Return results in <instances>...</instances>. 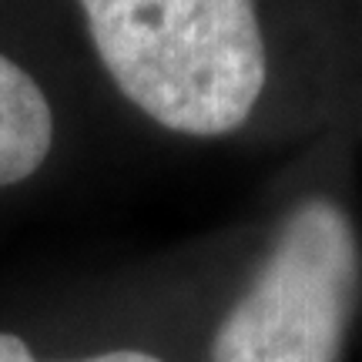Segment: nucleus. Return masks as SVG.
<instances>
[{
    "instance_id": "nucleus-1",
    "label": "nucleus",
    "mask_w": 362,
    "mask_h": 362,
    "mask_svg": "<svg viewBox=\"0 0 362 362\" xmlns=\"http://www.w3.org/2000/svg\"><path fill=\"white\" fill-rule=\"evenodd\" d=\"M121 94L178 134L242 128L265 88L255 0H81Z\"/></svg>"
},
{
    "instance_id": "nucleus-2",
    "label": "nucleus",
    "mask_w": 362,
    "mask_h": 362,
    "mask_svg": "<svg viewBox=\"0 0 362 362\" xmlns=\"http://www.w3.org/2000/svg\"><path fill=\"white\" fill-rule=\"evenodd\" d=\"M359 298V242L346 211L309 198L211 339V362H342Z\"/></svg>"
},
{
    "instance_id": "nucleus-3",
    "label": "nucleus",
    "mask_w": 362,
    "mask_h": 362,
    "mask_svg": "<svg viewBox=\"0 0 362 362\" xmlns=\"http://www.w3.org/2000/svg\"><path fill=\"white\" fill-rule=\"evenodd\" d=\"M54 141L51 104L37 81L0 54V188L30 178Z\"/></svg>"
},
{
    "instance_id": "nucleus-4",
    "label": "nucleus",
    "mask_w": 362,
    "mask_h": 362,
    "mask_svg": "<svg viewBox=\"0 0 362 362\" xmlns=\"http://www.w3.org/2000/svg\"><path fill=\"white\" fill-rule=\"evenodd\" d=\"M0 362H37V359H34V352L27 349L24 339L0 332ZM78 362H161V359L141 349H115V352H101V356H88V359Z\"/></svg>"
}]
</instances>
